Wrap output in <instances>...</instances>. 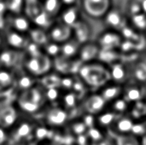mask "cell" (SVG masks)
<instances>
[{"label": "cell", "instance_id": "obj_13", "mask_svg": "<svg viewBox=\"0 0 146 145\" xmlns=\"http://www.w3.org/2000/svg\"><path fill=\"white\" fill-rule=\"evenodd\" d=\"M5 18H6V24L8 28H10L14 31L21 33L27 34V32L30 31V29L33 26V24L31 23L30 20L24 13L17 14V15L7 13Z\"/></svg>", "mask_w": 146, "mask_h": 145}, {"label": "cell", "instance_id": "obj_18", "mask_svg": "<svg viewBox=\"0 0 146 145\" xmlns=\"http://www.w3.org/2000/svg\"><path fill=\"white\" fill-rule=\"evenodd\" d=\"M100 50L101 49L96 42L89 41L81 44L78 54V58L83 64L92 62L97 61Z\"/></svg>", "mask_w": 146, "mask_h": 145}, {"label": "cell", "instance_id": "obj_8", "mask_svg": "<svg viewBox=\"0 0 146 145\" xmlns=\"http://www.w3.org/2000/svg\"><path fill=\"white\" fill-rule=\"evenodd\" d=\"M49 40L59 44H62L73 38L72 27L65 25L64 23L56 20L53 24L47 30Z\"/></svg>", "mask_w": 146, "mask_h": 145}, {"label": "cell", "instance_id": "obj_38", "mask_svg": "<svg viewBox=\"0 0 146 145\" xmlns=\"http://www.w3.org/2000/svg\"><path fill=\"white\" fill-rule=\"evenodd\" d=\"M92 145H116L115 144V139H111V138H108L107 137L104 138V139H102L101 141L92 144Z\"/></svg>", "mask_w": 146, "mask_h": 145}, {"label": "cell", "instance_id": "obj_34", "mask_svg": "<svg viewBox=\"0 0 146 145\" xmlns=\"http://www.w3.org/2000/svg\"><path fill=\"white\" fill-rule=\"evenodd\" d=\"M44 90L46 103H50L51 105L59 104V101L62 94V91L60 88H44Z\"/></svg>", "mask_w": 146, "mask_h": 145}, {"label": "cell", "instance_id": "obj_33", "mask_svg": "<svg viewBox=\"0 0 146 145\" xmlns=\"http://www.w3.org/2000/svg\"><path fill=\"white\" fill-rule=\"evenodd\" d=\"M42 50L47 56L53 60L61 56V44L49 40L44 45L42 46Z\"/></svg>", "mask_w": 146, "mask_h": 145}, {"label": "cell", "instance_id": "obj_41", "mask_svg": "<svg viewBox=\"0 0 146 145\" xmlns=\"http://www.w3.org/2000/svg\"><path fill=\"white\" fill-rule=\"evenodd\" d=\"M141 145H146V134L144 136V138H143V142H142Z\"/></svg>", "mask_w": 146, "mask_h": 145}, {"label": "cell", "instance_id": "obj_23", "mask_svg": "<svg viewBox=\"0 0 146 145\" xmlns=\"http://www.w3.org/2000/svg\"><path fill=\"white\" fill-rule=\"evenodd\" d=\"M97 61L109 67L121 62V54L118 50H101Z\"/></svg>", "mask_w": 146, "mask_h": 145}, {"label": "cell", "instance_id": "obj_39", "mask_svg": "<svg viewBox=\"0 0 146 145\" xmlns=\"http://www.w3.org/2000/svg\"><path fill=\"white\" fill-rule=\"evenodd\" d=\"M7 138H8V135L5 132V130L0 127V144L4 143L7 140Z\"/></svg>", "mask_w": 146, "mask_h": 145}, {"label": "cell", "instance_id": "obj_6", "mask_svg": "<svg viewBox=\"0 0 146 145\" xmlns=\"http://www.w3.org/2000/svg\"><path fill=\"white\" fill-rule=\"evenodd\" d=\"M69 120L68 113L59 104L50 105L44 113V122L50 128H61Z\"/></svg>", "mask_w": 146, "mask_h": 145}, {"label": "cell", "instance_id": "obj_4", "mask_svg": "<svg viewBox=\"0 0 146 145\" xmlns=\"http://www.w3.org/2000/svg\"><path fill=\"white\" fill-rule=\"evenodd\" d=\"M26 54L24 51L5 47L0 51V65L3 69L14 71L22 67Z\"/></svg>", "mask_w": 146, "mask_h": 145}, {"label": "cell", "instance_id": "obj_20", "mask_svg": "<svg viewBox=\"0 0 146 145\" xmlns=\"http://www.w3.org/2000/svg\"><path fill=\"white\" fill-rule=\"evenodd\" d=\"M123 91V85L115 84L114 82H109L104 86L98 90V92L101 97L105 100L107 103H110L113 101L116 100L122 97Z\"/></svg>", "mask_w": 146, "mask_h": 145}, {"label": "cell", "instance_id": "obj_3", "mask_svg": "<svg viewBox=\"0 0 146 145\" xmlns=\"http://www.w3.org/2000/svg\"><path fill=\"white\" fill-rule=\"evenodd\" d=\"M82 13L92 19H104L111 9V0H80Z\"/></svg>", "mask_w": 146, "mask_h": 145}, {"label": "cell", "instance_id": "obj_12", "mask_svg": "<svg viewBox=\"0 0 146 145\" xmlns=\"http://www.w3.org/2000/svg\"><path fill=\"white\" fill-rule=\"evenodd\" d=\"M104 23L108 29L120 32L128 24V19L124 12L118 8H112L107 12L104 17Z\"/></svg>", "mask_w": 146, "mask_h": 145}, {"label": "cell", "instance_id": "obj_21", "mask_svg": "<svg viewBox=\"0 0 146 145\" xmlns=\"http://www.w3.org/2000/svg\"><path fill=\"white\" fill-rule=\"evenodd\" d=\"M144 89L138 84H126L123 85L122 97L128 103H136L143 98Z\"/></svg>", "mask_w": 146, "mask_h": 145}, {"label": "cell", "instance_id": "obj_35", "mask_svg": "<svg viewBox=\"0 0 146 145\" xmlns=\"http://www.w3.org/2000/svg\"><path fill=\"white\" fill-rule=\"evenodd\" d=\"M70 131L71 134L73 136H75L76 138L81 135H84L87 132V126L83 121V120H78L75 121H72L70 124Z\"/></svg>", "mask_w": 146, "mask_h": 145}, {"label": "cell", "instance_id": "obj_29", "mask_svg": "<svg viewBox=\"0 0 146 145\" xmlns=\"http://www.w3.org/2000/svg\"><path fill=\"white\" fill-rule=\"evenodd\" d=\"M129 67V66H128ZM130 79L135 82H143L146 80V62H136L129 67Z\"/></svg>", "mask_w": 146, "mask_h": 145}, {"label": "cell", "instance_id": "obj_31", "mask_svg": "<svg viewBox=\"0 0 146 145\" xmlns=\"http://www.w3.org/2000/svg\"><path fill=\"white\" fill-rule=\"evenodd\" d=\"M7 13L9 14H23L25 9V0H3Z\"/></svg>", "mask_w": 146, "mask_h": 145}, {"label": "cell", "instance_id": "obj_7", "mask_svg": "<svg viewBox=\"0 0 146 145\" xmlns=\"http://www.w3.org/2000/svg\"><path fill=\"white\" fill-rule=\"evenodd\" d=\"M2 33L5 46L10 49L24 51L31 42L27 34L14 31L8 27Z\"/></svg>", "mask_w": 146, "mask_h": 145}, {"label": "cell", "instance_id": "obj_27", "mask_svg": "<svg viewBox=\"0 0 146 145\" xmlns=\"http://www.w3.org/2000/svg\"><path fill=\"white\" fill-rule=\"evenodd\" d=\"M80 100L73 91H62L59 105L64 109L69 115V111L74 109L78 106V103Z\"/></svg>", "mask_w": 146, "mask_h": 145}, {"label": "cell", "instance_id": "obj_2", "mask_svg": "<svg viewBox=\"0 0 146 145\" xmlns=\"http://www.w3.org/2000/svg\"><path fill=\"white\" fill-rule=\"evenodd\" d=\"M22 68L35 79H40L53 70V60L44 52L34 56H25Z\"/></svg>", "mask_w": 146, "mask_h": 145}, {"label": "cell", "instance_id": "obj_14", "mask_svg": "<svg viewBox=\"0 0 146 145\" xmlns=\"http://www.w3.org/2000/svg\"><path fill=\"white\" fill-rule=\"evenodd\" d=\"M15 90V79L13 71L0 69V100L8 99Z\"/></svg>", "mask_w": 146, "mask_h": 145}, {"label": "cell", "instance_id": "obj_19", "mask_svg": "<svg viewBox=\"0 0 146 145\" xmlns=\"http://www.w3.org/2000/svg\"><path fill=\"white\" fill-rule=\"evenodd\" d=\"M133 119L131 118V116L128 115H121L117 118L114 125L110 128V132L116 134L118 136L121 135H127L131 134L133 125H134Z\"/></svg>", "mask_w": 146, "mask_h": 145}, {"label": "cell", "instance_id": "obj_1", "mask_svg": "<svg viewBox=\"0 0 146 145\" xmlns=\"http://www.w3.org/2000/svg\"><path fill=\"white\" fill-rule=\"evenodd\" d=\"M89 89L99 90L111 81L109 68L99 62L84 63L78 73Z\"/></svg>", "mask_w": 146, "mask_h": 145}, {"label": "cell", "instance_id": "obj_16", "mask_svg": "<svg viewBox=\"0 0 146 145\" xmlns=\"http://www.w3.org/2000/svg\"><path fill=\"white\" fill-rule=\"evenodd\" d=\"M81 13L82 12L79 5L62 8V9L61 10L60 14L57 16V20L64 23L65 25L73 27L82 20Z\"/></svg>", "mask_w": 146, "mask_h": 145}, {"label": "cell", "instance_id": "obj_30", "mask_svg": "<svg viewBox=\"0 0 146 145\" xmlns=\"http://www.w3.org/2000/svg\"><path fill=\"white\" fill-rule=\"evenodd\" d=\"M44 11L54 20L57 18L61 10L62 9V5L61 0H40Z\"/></svg>", "mask_w": 146, "mask_h": 145}, {"label": "cell", "instance_id": "obj_32", "mask_svg": "<svg viewBox=\"0 0 146 145\" xmlns=\"http://www.w3.org/2000/svg\"><path fill=\"white\" fill-rule=\"evenodd\" d=\"M129 104L122 97L120 98H117L116 100L113 101L112 103H110V110H111L112 112H114L115 115H117L118 116H121V115H125L127 111L129 109Z\"/></svg>", "mask_w": 146, "mask_h": 145}, {"label": "cell", "instance_id": "obj_40", "mask_svg": "<svg viewBox=\"0 0 146 145\" xmlns=\"http://www.w3.org/2000/svg\"><path fill=\"white\" fill-rule=\"evenodd\" d=\"M5 43H4V39H3V33L0 32V51L3 50L5 48Z\"/></svg>", "mask_w": 146, "mask_h": 145}, {"label": "cell", "instance_id": "obj_37", "mask_svg": "<svg viewBox=\"0 0 146 145\" xmlns=\"http://www.w3.org/2000/svg\"><path fill=\"white\" fill-rule=\"evenodd\" d=\"M62 8L71 7V6H77L79 5L80 0H61Z\"/></svg>", "mask_w": 146, "mask_h": 145}, {"label": "cell", "instance_id": "obj_36", "mask_svg": "<svg viewBox=\"0 0 146 145\" xmlns=\"http://www.w3.org/2000/svg\"><path fill=\"white\" fill-rule=\"evenodd\" d=\"M115 140L116 145H139L137 138L132 134L118 136Z\"/></svg>", "mask_w": 146, "mask_h": 145}, {"label": "cell", "instance_id": "obj_9", "mask_svg": "<svg viewBox=\"0 0 146 145\" xmlns=\"http://www.w3.org/2000/svg\"><path fill=\"white\" fill-rule=\"evenodd\" d=\"M19 116L16 109L9 100H0V127L3 129H10L18 121Z\"/></svg>", "mask_w": 146, "mask_h": 145}, {"label": "cell", "instance_id": "obj_11", "mask_svg": "<svg viewBox=\"0 0 146 145\" xmlns=\"http://www.w3.org/2000/svg\"><path fill=\"white\" fill-rule=\"evenodd\" d=\"M123 41V38L119 32L108 29L102 32L96 43L101 50H118Z\"/></svg>", "mask_w": 146, "mask_h": 145}, {"label": "cell", "instance_id": "obj_17", "mask_svg": "<svg viewBox=\"0 0 146 145\" xmlns=\"http://www.w3.org/2000/svg\"><path fill=\"white\" fill-rule=\"evenodd\" d=\"M13 72L15 79V90L19 91L20 93L33 88L34 85H37V81H36L37 79L27 73L22 68V67L20 68V72H19V68L14 70Z\"/></svg>", "mask_w": 146, "mask_h": 145}, {"label": "cell", "instance_id": "obj_25", "mask_svg": "<svg viewBox=\"0 0 146 145\" xmlns=\"http://www.w3.org/2000/svg\"><path fill=\"white\" fill-rule=\"evenodd\" d=\"M118 117L119 116L111 110L105 109L101 114L96 116V126L103 130H110V128L114 125Z\"/></svg>", "mask_w": 146, "mask_h": 145}, {"label": "cell", "instance_id": "obj_26", "mask_svg": "<svg viewBox=\"0 0 146 145\" xmlns=\"http://www.w3.org/2000/svg\"><path fill=\"white\" fill-rule=\"evenodd\" d=\"M27 35L32 43L38 44L40 47L44 45L49 41L47 30L41 27L33 26L30 31L27 32Z\"/></svg>", "mask_w": 146, "mask_h": 145}, {"label": "cell", "instance_id": "obj_28", "mask_svg": "<svg viewBox=\"0 0 146 145\" xmlns=\"http://www.w3.org/2000/svg\"><path fill=\"white\" fill-rule=\"evenodd\" d=\"M62 75L55 70H51L44 76L40 78L39 85L43 88H60Z\"/></svg>", "mask_w": 146, "mask_h": 145}, {"label": "cell", "instance_id": "obj_22", "mask_svg": "<svg viewBox=\"0 0 146 145\" xmlns=\"http://www.w3.org/2000/svg\"><path fill=\"white\" fill-rule=\"evenodd\" d=\"M73 30V38L78 41L80 44L89 42L90 37L92 34V29L90 25L82 19L75 26L72 27Z\"/></svg>", "mask_w": 146, "mask_h": 145}, {"label": "cell", "instance_id": "obj_5", "mask_svg": "<svg viewBox=\"0 0 146 145\" xmlns=\"http://www.w3.org/2000/svg\"><path fill=\"white\" fill-rule=\"evenodd\" d=\"M33 124L29 121H18L12 126L10 135L8 138H10L13 144H20L27 141L29 138H33L34 131Z\"/></svg>", "mask_w": 146, "mask_h": 145}, {"label": "cell", "instance_id": "obj_10", "mask_svg": "<svg viewBox=\"0 0 146 145\" xmlns=\"http://www.w3.org/2000/svg\"><path fill=\"white\" fill-rule=\"evenodd\" d=\"M108 103L101 97L98 92L88 94L82 103V109L86 115L97 116L105 110V106Z\"/></svg>", "mask_w": 146, "mask_h": 145}, {"label": "cell", "instance_id": "obj_15", "mask_svg": "<svg viewBox=\"0 0 146 145\" xmlns=\"http://www.w3.org/2000/svg\"><path fill=\"white\" fill-rule=\"evenodd\" d=\"M108 68L110 73L111 82L121 85H125L127 84V81L130 79L128 66H127L122 62H119L111 66H109Z\"/></svg>", "mask_w": 146, "mask_h": 145}, {"label": "cell", "instance_id": "obj_24", "mask_svg": "<svg viewBox=\"0 0 146 145\" xmlns=\"http://www.w3.org/2000/svg\"><path fill=\"white\" fill-rule=\"evenodd\" d=\"M81 44L74 38H71L61 44V56L65 58H77Z\"/></svg>", "mask_w": 146, "mask_h": 145}]
</instances>
